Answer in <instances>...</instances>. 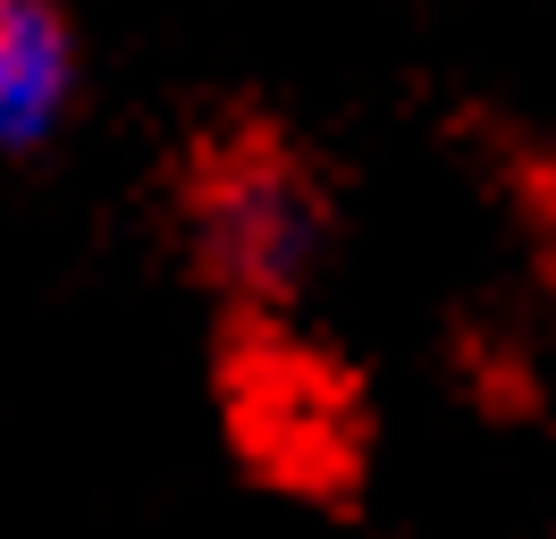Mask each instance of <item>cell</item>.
<instances>
[{
    "mask_svg": "<svg viewBox=\"0 0 556 539\" xmlns=\"http://www.w3.org/2000/svg\"><path fill=\"white\" fill-rule=\"evenodd\" d=\"M329 202L313 168L270 135L219 143L194 177V253L237 303H287L320 270Z\"/></svg>",
    "mask_w": 556,
    "mask_h": 539,
    "instance_id": "cell-1",
    "label": "cell"
},
{
    "mask_svg": "<svg viewBox=\"0 0 556 539\" xmlns=\"http://www.w3.org/2000/svg\"><path fill=\"white\" fill-rule=\"evenodd\" d=\"M76 101V34L51 0H0V152H42Z\"/></svg>",
    "mask_w": 556,
    "mask_h": 539,
    "instance_id": "cell-2",
    "label": "cell"
}]
</instances>
